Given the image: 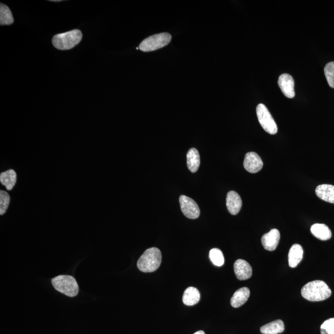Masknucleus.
Masks as SVG:
<instances>
[{
    "label": "nucleus",
    "instance_id": "nucleus-15",
    "mask_svg": "<svg viewBox=\"0 0 334 334\" xmlns=\"http://www.w3.org/2000/svg\"><path fill=\"white\" fill-rule=\"evenodd\" d=\"M311 232L317 239L326 241L332 237V232L328 227L323 224H315L311 227Z\"/></svg>",
    "mask_w": 334,
    "mask_h": 334
},
{
    "label": "nucleus",
    "instance_id": "nucleus-3",
    "mask_svg": "<svg viewBox=\"0 0 334 334\" xmlns=\"http://www.w3.org/2000/svg\"><path fill=\"white\" fill-rule=\"evenodd\" d=\"M82 38L81 31L74 29L66 33L55 35L52 39V43L53 46L58 50H70L78 45Z\"/></svg>",
    "mask_w": 334,
    "mask_h": 334
},
{
    "label": "nucleus",
    "instance_id": "nucleus-12",
    "mask_svg": "<svg viewBox=\"0 0 334 334\" xmlns=\"http://www.w3.org/2000/svg\"><path fill=\"white\" fill-rule=\"evenodd\" d=\"M226 204L229 212L232 215H237L242 209L241 197L237 192L229 191L227 196Z\"/></svg>",
    "mask_w": 334,
    "mask_h": 334
},
{
    "label": "nucleus",
    "instance_id": "nucleus-8",
    "mask_svg": "<svg viewBox=\"0 0 334 334\" xmlns=\"http://www.w3.org/2000/svg\"><path fill=\"white\" fill-rule=\"evenodd\" d=\"M243 165L247 172L256 173L259 172L263 168V162L258 154L254 152H250L246 154Z\"/></svg>",
    "mask_w": 334,
    "mask_h": 334
},
{
    "label": "nucleus",
    "instance_id": "nucleus-9",
    "mask_svg": "<svg viewBox=\"0 0 334 334\" xmlns=\"http://www.w3.org/2000/svg\"><path fill=\"white\" fill-rule=\"evenodd\" d=\"M278 84L285 97L292 98L295 97V81L293 77L288 74H283L278 80Z\"/></svg>",
    "mask_w": 334,
    "mask_h": 334
},
{
    "label": "nucleus",
    "instance_id": "nucleus-24",
    "mask_svg": "<svg viewBox=\"0 0 334 334\" xmlns=\"http://www.w3.org/2000/svg\"><path fill=\"white\" fill-rule=\"evenodd\" d=\"M324 74L329 86L334 88V61H331L325 65Z\"/></svg>",
    "mask_w": 334,
    "mask_h": 334
},
{
    "label": "nucleus",
    "instance_id": "nucleus-13",
    "mask_svg": "<svg viewBox=\"0 0 334 334\" xmlns=\"http://www.w3.org/2000/svg\"><path fill=\"white\" fill-rule=\"evenodd\" d=\"M250 291L247 287H242L236 291L232 296L231 300L232 306L234 308H239L244 304L249 298Z\"/></svg>",
    "mask_w": 334,
    "mask_h": 334
},
{
    "label": "nucleus",
    "instance_id": "nucleus-25",
    "mask_svg": "<svg viewBox=\"0 0 334 334\" xmlns=\"http://www.w3.org/2000/svg\"><path fill=\"white\" fill-rule=\"evenodd\" d=\"M321 334H334V318L325 320L320 325Z\"/></svg>",
    "mask_w": 334,
    "mask_h": 334
},
{
    "label": "nucleus",
    "instance_id": "nucleus-4",
    "mask_svg": "<svg viewBox=\"0 0 334 334\" xmlns=\"http://www.w3.org/2000/svg\"><path fill=\"white\" fill-rule=\"evenodd\" d=\"M52 284L58 292L69 297H74L79 293V286L76 280L70 276H58L53 278Z\"/></svg>",
    "mask_w": 334,
    "mask_h": 334
},
{
    "label": "nucleus",
    "instance_id": "nucleus-10",
    "mask_svg": "<svg viewBox=\"0 0 334 334\" xmlns=\"http://www.w3.org/2000/svg\"><path fill=\"white\" fill-rule=\"evenodd\" d=\"M280 239V234L277 229L271 230L269 233L264 234L261 239L262 245L264 249L273 251L276 249Z\"/></svg>",
    "mask_w": 334,
    "mask_h": 334
},
{
    "label": "nucleus",
    "instance_id": "nucleus-17",
    "mask_svg": "<svg viewBox=\"0 0 334 334\" xmlns=\"http://www.w3.org/2000/svg\"><path fill=\"white\" fill-rule=\"evenodd\" d=\"M17 181V175L14 170H9L1 173L0 182L6 187L7 190H12Z\"/></svg>",
    "mask_w": 334,
    "mask_h": 334
},
{
    "label": "nucleus",
    "instance_id": "nucleus-5",
    "mask_svg": "<svg viewBox=\"0 0 334 334\" xmlns=\"http://www.w3.org/2000/svg\"><path fill=\"white\" fill-rule=\"evenodd\" d=\"M172 40V36L167 33L154 35L144 39L140 45V50L144 52H152L166 46Z\"/></svg>",
    "mask_w": 334,
    "mask_h": 334
},
{
    "label": "nucleus",
    "instance_id": "nucleus-22",
    "mask_svg": "<svg viewBox=\"0 0 334 334\" xmlns=\"http://www.w3.org/2000/svg\"><path fill=\"white\" fill-rule=\"evenodd\" d=\"M209 258L212 263L218 267L223 266L225 262L222 252L218 248H213L210 251Z\"/></svg>",
    "mask_w": 334,
    "mask_h": 334
},
{
    "label": "nucleus",
    "instance_id": "nucleus-16",
    "mask_svg": "<svg viewBox=\"0 0 334 334\" xmlns=\"http://www.w3.org/2000/svg\"><path fill=\"white\" fill-rule=\"evenodd\" d=\"M303 250L301 246L295 244L290 248L288 253V264L292 268L296 267L303 259Z\"/></svg>",
    "mask_w": 334,
    "mask_h": 334
},
{
    "label": "nucleus",
    "instance_id": "nucleus-1",
    "mask_svg": "<svg viewBox=\"0 0 334 334\" xmlns=\"http://www.w3.org/2000/svg\"><path fill=\"white\" fill-rule=\"evenodd\" d=\"M301 295L310 301H320L330 297L332 291L322 280L309 282L302 288Z\"/></svg>",
    "mask_w": 334,
    "mask_h": 334
},
{
    "label": "nucleus",
    "instance_id": "nucleus-2",
    "mask_svg": "<svg viewBox=\"0 0 334 334\" xmlns=\"http://www.w3.org/2000/svg\"><path fill=\"white\" fill-rule=\"evenodd\" d=\"M161 262L162 254L160 250L151 248L146 250L139 259L137 266L143 272H153L159 269Z\"/></svg>",
    "mask_w": 334,
    "mask_h": 334
},
{
    "label": "nucleus",
    "instance_id": "nucleus-20",
    "mask_svg": "<svg viewBox=\"0 0 334 334\" xmlns=\"http://www.w3.org/2000/svg\"><path fill=\"white\" fill-rule=\"evenodd\" d=\"M284 322L279 319L262 326L261 332L263 334H279L284 332Z\"/></svg>",
    "mask_w": 334,
    "mask_h": 334
},
{
    "label": "nucleus",
    "instance_id": "nucleus-21",
    "mask_svg": "<svg viewBox=\"0 0 334 334\" xmlns=\"http://www.w3.org/2000/svg\"><path fill=\"white\" fill-rule=\"evenodd\" d=\"M14 23L12 12L6 5L1 4L0 5V25H11Z\"/></svg>",
    "mask_w": 334,
    "mask_h": 334
},
{
    "label": "nucleus",
    "instance_id": "nucleus-18",
    "mask_svg": "<svg viewBox=\"0 0 334 334\" xmlns=\"http://www.w3.org/2000/svg\"><path fill=\"white\" fill-rule=\"evenodd\" d=\"M200 295L196 288L190 287L186 288L183 296V302L186 306H193L200 300Z\"/></svg>",
    "mask_w": 334,
    "mask_h": 334
},
{
    "label": "nucleus",
    "instance_id": "nucleus-6",
    "mask_svg": "<svg viewBox=\"0 0 334 334\" xmlns=\"http://www.w3.org/2000/svg\"><path fill=\"white\" fill-rule=\"evenodd\" d=\"M256 114L259 124L263 129L271 135H276L278 131L276 123L266 105L263 103L259 104L256 107Z\"/></svg>",
    "mask_w": 334,
    "mask_h": 334
},
{
    "label": "nucleus",
    "instance_id": "nucleus-26",
    "mask_svg": "<svg viewBox=\"0 0 334 334\" xmlns=\"http://www.w3.org/2000/svg\"><path fill=\"white\" fill-rule=\"evenodd\" d=\"M194 334H205L204 331L202 330H199L197 331L196 333H194Z\"/></svg>",
    "mask_w": 334,
    "mask_h": 334
},
{
    "label": "nucleus",
    "instance_id": "nucleus-19",
    "mask_svg": "<svg viewBox=\"0 0 334 334\" xmlns=\"http://www.w3.org/2000/svg\"><path fill=\"white\" fill-rule=\"evenodd\" d=\"M200 163V156L196 149H189L187 154V165L188 169L192 173L196 172L199 167Z\"/></svg>",
    "mask_w": 334,
    "mask_h": 334
},
{
    "label": "nucleus",
    "instance_id": "nucleus-23",
    "mask_svg": "<svg viewBox=\"0 0 334 334\" xmlns=\"http://www.w3.org/2000/svg\"><path fill=\"white\" fill-rule=\"evenodd\" d=\"M10 196L7 191H0V215H3L9 209Z\"/></svg>",
    "mask_w": 334,
    "mask_h": 334
},
{
    "label": "nucleus",
    "instance_id": "nucleus-14",
    "mask_svg": "<svg viewBox=\"0 0 334 334\" xmlns=\"http://www.w3.org/2000/svg\"><path fill=\"white\" fill-rule=\"evenodd\" d=\"M316 194L320 199L334 204V186L331 184H320L316 189Z\"/></svg>",
    "mask_w": 334,
    "mask_h": 334
},
{
    "label": "nucleus",
    "instance_id": "nucleus-11",
    "mask_svg": "<svg viewBox=\"0 0 334 334\" xmlns=\"http://www.w3.org/2000/svg\"><path fill=\"white\" fill-rule=\"evenodd\" d=\"M235 274L238 279L245 280L250 279L253 269L250 264L243 259H238L234 264Z\"/></svg>",
    "mask_w": 334,
    "mask_h": 334
},
{
    "label": "nucleus",
    "instance_id": "nucleus-7",
    "mask_svg": "<svg viewBox=\"0 0 334 334\" xmlns=\"http://www.w3.org/2000/svg\"><path fill=\"white\" fill-rule=\"evenodd\" d=\"M179 200H180L181 211L187 218L196 219L199 217V207L193 199L182 195L180 197Z\"/></svg>",
    "mask_w": 334,
    "mask_h": 334
}]
</instances>
